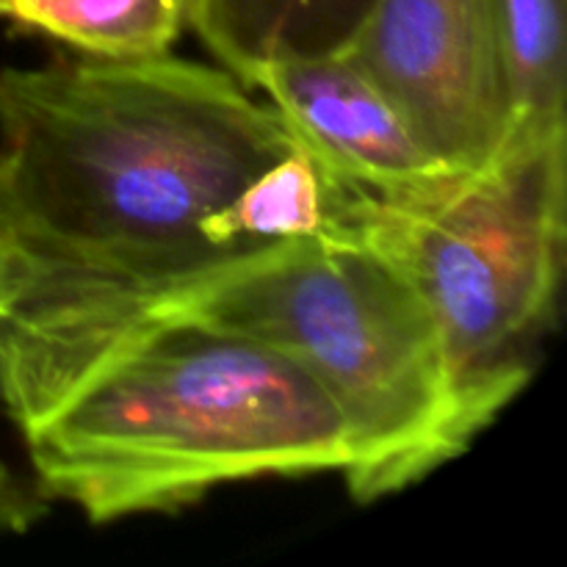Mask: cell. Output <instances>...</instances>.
I'll return each mask as SVG.
<instances>
[{"instance_id": "obj_1", "label": "cell", "mask_w": 567, "mask_h": 567, "mask_svg": "<svg viewBox=\"0 0 567 567\" xmlns=\"http://www.w3.org/2000/svg\"><path fill=\"white\" fill-rule=\"evenodd\" d=\"M0 410L33 487L92 524L164 515L260 476L327 474L352 443L324 388L249 338L188 321L0 313Z\"/></svg>"}, {"instance_id": "obj_2", "label": "cell", "mask_w": 567, "mask_h": 567, "mask_svg": "<svg viewBox=\"0 0 567 567\" xmlns=\"http://www.w3.org/2000/svg\"><path fill=\"white\" fill-rule=\"evenodd\" d=\"M225 66L78 55L0 70L14 280L131 286L214 260L199 221L293 147Z\"/></svg>"}, {"instance_id": "obj_3", "label": "cell", "mask_w": 567, "mask_h": 567, "mask_svg": "<svg viewBox=\"0 0 567 567\" xmlns=\"http://www.w3.org/2000/svg\"><path fill=\"white\" fill-rule=\"evenodd\" d=\"M6 310L59 321H188L308 371L341 413L354 502L402 493L468 452L430 313L363 244L299 238L131 286L22 280Z\"/></svg>"}, {"instance_id": "obj_4", "label": "cell", "mask_w": 567, "mask_h": 567, "mask_svg": "<svg viewBox=\"0 0 567 567\" xmlns=\"http://www.w3.org/2000/svg\"><path fill=\"white\" fill-rule=\"evenodd\" d=\"M321 236L374 249L419 293L471 446L526 391L557 321L567 127L509 131L487 164L419 197H369L330 177Z\"/></svg>"}, {"instance_id": "obj_5", "label": "cell", "mask_w": 567, "mask_h": 567, "mask_svg": "<svg viewBox=\"0 0 567 567\" xmlns=\"http://www.w3.org/2000/svg\"><path fill=\"white\" fill-rule=\"evenodd\" d=\"M343 50L449 169H480L502 150L509 97L493 0H374Z\"/></svg>"}, {"instance_id": "obj_6", "label": "cell", "mask_w": 567, "mask_h": 567, "mask_svg": "<svg viewBox=\"0 0 567 567\" xmlns=\"http://www.w3.org/2000/svg\"><path fill=\"white\" fill-rule=\"evenodd\" d=\"M249 89H260L293 142L354 192L419 197L454 175L347 50L271 61Z\"/></svg>"}, {"instance_id": "obj_7", "label": "cell", "mask_w": 567, "mask_h": 567, "mask_svg": "<svg viewBox=\"0 0 567 567\" xmlns=\"http://www.w3.org/2000/svg\"><path fill=\"white\" fill-rule=\"evenodd\" d=\"M371 3L374 0H194L188 28L249 89L271 61L347 48Z\"/></svg>"}, {"instance_id": "obj_8", "label": "cell", "mask_w": 567, "mask_h": 567, "mask_svg": "<svg viewBox=\"0 0 567 567\" xmlns=\"http://www.w3.org/2000/svg\"><path fill=\"white\" fill-rule=\"evenodd\" d=\"M330 214V177L299 144L255 172L241 192L199 221V241L214 260L275 244L316 238Z\"/></svg>"}, {"instance_id": "obj_9", "label": "cell", "mask_w": 567, "mask_h": 567, "mask_svg": "<svg viewBox=\"0 0 567 567\" xmlns=\"http://www.w3.org/2000/svg\"><path fill=\"white\" fill-rule=\"evenodd\" d=\"M194 0H0V22L83 55L155 59L192 25Z\"/></svg>"}, {"instance_id": "obj_10", "label": "cell", "mask_w": 567, "mask_h": 567, "mask_svg": "<svg viewBox=\"0 0 567 567\" xmlns=\"http://www.w3.org/2000/svg\"><path fill=\"white\" fill-rule=\"evenodd\" d=\"M567 0H493L509 131L567 127Z\"/></svg>"}, {"instance_id": "obj_11", "label": "cell", "mask_w": 567, "mask_h": 567, "mask_svg": "<svg viewBox=\"0 0 567 567\" xmlns=\"http://www.w3.org/2000/svg\"><path fill=\"white\" fill-rule=\"evenodd\" d=\"M48 513V502L37 487L25 485L0 460V537H17L31 532Z\"/></svg>"}, {"instance_id": "obj_12", "label": "cell", "mask_w": 567, "mask_h": 567, "mask_svg": "<svg viewBox=\"0 0 567 567\" xmlns=\"http://www.w3.org/2000/svg\"><path fill=\"white\" fill-rule=\"evenodd\" d=\"M11 280H14V247H11L9 227L0 214V313L11 302Z\"/></svg>"}]
</instances>
